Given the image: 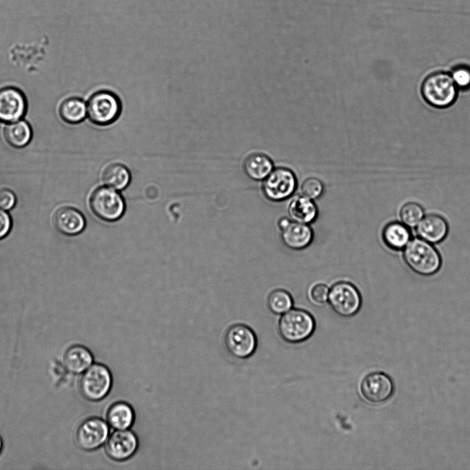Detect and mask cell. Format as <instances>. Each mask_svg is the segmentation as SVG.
I'll return each instance as SVG.
<instances>
[{"label": "cell", "mask_w": 470, "mask_h": 470, "mask_svg": "<svg viewBox=\"0 0 470 470\" xmlns=\"http://www.w3.org/2000/svg\"><path fill=\"white\" fill-rule=\"evenodd\" d=\"M403 257L413 271L424 276L435 274L442 264L439 252L432 244L421 238L409 241L404 248Z\"/></svg>", "instance_id": "1"}, {"label": "cell", "mask_w": 470, "mask_h": 470, "mask_svg": "<svg viewBox=\"0 0 470 470\" xmlns=\"http://www.w3.org/2000/svg\"><path fill=\"white\" fill-rule=\"evenodd\" d=\"M277 328L283 341L295 344L306 341L314 334L316 321L307 310L292 308L280 315Z\"/></svg>", "instance_id": "2"}, {"label": "cell", "mask_w": 470, "mask_h": 470, "mask_svg": "<svg viewBox=\"0 0 470 470\" xmlns=\"http://www.w3.org/2000/svg\"><path fill=\"white\" fill-rule=\"evenodd\" d=\"M89 204L94 215L107 222L120 220L126 209L123 195L119 191L108 186L95 189L90 197Z\"/></svg>", "instance_id": "3"}, {"label": "cell", "mask_w": 470, "mask_h": 470, "mask_svg": "<svg viewBox=\"0 0 470 470\" xmlns=\"http://www.w3.org/2000/svg\"><path fill=\"white\" fill-rule=\"evenodd\" d=\"M458 87L451 76L438 72L427 76L422 85V94L426 102L437 108L451 105L457 98Z\"/></svg>", "instance_id": "4"}, {"label": "cell", "mask_w": 470, "mask_h": 470, "mask_svg": "<svg viewBox=\"0 0 470 470\" xmlns=\"http://www.w3.org/2000/svg\"><path fill=\"white\" fill-rule=\"evenodd\" d=\"M88 119L99 126L108 125L118 119L121 113V102L114 93L100 90L94 93L87 104Z\"/></svg>", "instance_id": "5"}, {"label": "cell", "mask_w": 470, "mask_h": 470, "mask_svg": "<svg viewBox=\"0 0 470 470\" xmlns=\"http://www.w3.org/2000/svg\"><path fill=\"white\" fill-rule=\"evenodd\" d=\"M79 389L82 396L90 401H99L110 393L113 378L110 369L102 363H92L82 373Z\"/></svg>", "instance_id": "6"}, {"label": "cell", "mask_w": 470, "mask_h": 470, "mask_svg": "<svg viewBox=\"0 0 470 470\" xmlns=\"http://www.w3.org/2000/svg\"><path fill=\"white\" fill-rule=\"evenodd\" d=\"M328 303L338 315L345 318L351 317L360 310L362 297L358 289L352 283L340 281L329 288Z\"/></svg>", "instance_id": "7"}, {"label": "cell", "mask_w": 470, "mask_h": 470, "mask_svg": "<svg viewBox=\"0 0 470 470\" xmlns=\"http://www.w3.org/2000/svg\"><path fill=\"white\" fill-rule=\"evenodd\" d=\"M224 345L227 351L233 357L246 359L256 352L258 339L250 327L243 323H236L226 330Z\"/></svg>", "instance_id": "8"}, {"label": "cell", "mask_w": 470, "mask_h": 470, "mask_svg": "<svg viewBox=\"0 0 470 470\" xmlns=\"http://www.w3.org/2000/svg\"><path fill=\"white\" fill-rule=\"evenodd\" d=\"M296 188V175L293 171L285 167L274 169L262 184L264 196L274 202L288 200L295 193Z\"/></svg>", "instance_id": "9"}, {"label": "cell", "mask_w": 470, "mask_h": 470, "mask_svg": "<svg viewBox=\"0 0 470 470\" xmlns=\"http://www.w3.org/2000/svg\"><path fill=\"white\" fill-rule=\"evenodd\" d=\"M109 435L110 426L107 421L99 417H91L79 425L75 440L81 449L93 451L104 445Z\"/></svg>", "instance_id": "10"}, {"label": "cell", "mask_w": 470, "mask_h": 470, "mask_svg": "<svg viewBox=\"0 0 470 470\" xmlns=\"http://www.w3.org/2000/svg\"><path fill=\"white\" fill-rule=\"evenodd\" d=\"M359 389L365 401L379 404L385 402L392 396L394 384L387 374L374 372L367 374L362 379Z\"/></svg>", "instance_id": "11"}, {"label": "cell", "mask_w": 470, "mask_h": 470, "mask_svg": "<svg viewBox=\"0 0 470 470\" xmlns=\"http://www.w3.org/2000/svg\"><path fill=\"white\" fill-rule=\"evenodd\" d=\"M139 445V438L133 431L130 429L114 430L105 443V451L112 460L122 462L132 458Z\"/></svg>", "instance_id": "12"}, {"label": "cell", "mask_w": 470, "mask_h": 470, "mask_svg": "<svg viewBox=\"0 0 470 470\" xmlns=\"http://www.w3.org/2000/svg\"><path fill=\"white\" fill-rule=\"evenodd\" d=\"M27 110L24 94L14 87L0 89V122L11 123L22 118Z\"/></svg>", "instance_id": "13"}, {"label": "cell", "mask_w": 470, "mask_h": 470, "mask_svg": "<svg viewBox=\"0 0 470 470\" xmlns=\"http://www.w3.org/2000/svg\"><path fill=\"white\" fill-rule=\"evenodd\" d=\"M283 244L293 250H302L313 242L314 233L309 224L291 221L280 231Z\"/></svg>", "instance_id": "14"}, {"label": "cell", "mask_w": 470, "mask_h": 470, "mask_svg": "<svg viewBox=\"0 0 470 470\" xmlns=\"http://www.w3.org/2000/svg\"><path fill=\"white\" fill-rule=\"evenodd\" d=\"M416 227L419 237L432 244L443 241L449 232L447 220L437 214L423 217Z\"/></svg>", "instance_id": "15"}, {"label": "cell", "mask_w": 470, "mask_h": 470, "mask_svg": "<svg viewBox=\"0 0 470 470\" xmlns=\"http://www.w3.org/2000/svg\"><path fill=\"white\" fill-rule=\"evenodd\" d=\"M53 223L57 231L70 236L81 233L86 224L83 215L70 206L59 209L54 214Z\"/></svg>", "instance_id": "16"}, {"label": "cell", "mask_w": 470, "mask_h": 470, "mask_svg": "<svg viewBox=\"0 0 470 470\" xmlns=\"http://www.w3.org/2000/svg\"><path fill=\"white\" fill-rule=\"evenodd\" d=\"M287 213L292 221L310 225L317 220L318 209L314 200L300 194L289 202Z\"/></svg>", "instance_id": "17"}, {"label": "cell", "mask_w": 470, "mask_h": 470, "mask_svg": "<svg viewBox=\"0 0 470 470\" xmlns=\"http://www.w3.org/2000/svg\"><path fill=\"white\" fill-rule=\"evenodd\" d=\"M93 361L91 351L81 345L70 346L63 356V365L73 374H82L93 363Z\"/></svg>", "instance_id": "18"}, {"label": "cell", "mask_w": 470, "mask_h": 470, "mask_svg": "<svg viewBox=\"0 0 470 470\" xmlns=\"http://www.w3.org/2000/svg\"><path fill=\"white\" fill-rule=\"evenodd\" d=\"M134 420V410L132 406L125 401L114 403L106 414V421L114 430L130 429Z\"/></svg>", "instance_id": "19"}, {"label": "cell", "mask_w": 470, "mask_h": 470, "mask_svg": "<svg viewBox=\"0 0 470 470\" xmlns=\"http://www.w3.org/2000/svg\"><path fill=\"white\" fill-rule=\"evenodd\" d=\"M243 169L247 176L250 179L255 181H263L274 169V164L267 155L256 153L245 158Z\"/></svg>", "instance_id": "20"}, {"label": "cell", "mask_w": 470, "mask_h": 470, "mask_svg": "<svg viewBox=\"0 0 470 470\" xmlns=\"http://www.w3.org/2000/svg\"><path fill=\"white\" fill-rule=\"evenodd\" d=\"M382 235L385 244L393 250L403 249L411 238L409 227L398 222L387 224L382 230Z\"/></svg>", "instance_id": "21"}, {"label": "cell", "mask_w": 470, "mask_h": 470, "mask_svg": "<svg viewBox=\"0 0 470 470\" xmlns=\"http://www.w3.org/2000/svg\"><path fill=\"white\" fill-rule=\"evenodd\" d=\"M6 141L12 147L22 148L31 140V127L25 120H18L6 126L3 131Z\"/></svg>", "instance_id": "22"}, {"label": "cell", "mask_w": 470, "mask_h": 470, "mask_svg": "<svg viewBox=\"0 0 470 470\" xmlns=\"http://www.w3.org/2000/svg\"><path fill=\"white\" fill-rule=\"evenodd\" d=\"M102 180L105 186L122 191L130 184L131 174L125 165L112 163L105 168L102 173Z\"/></svg>", "instance_id": "23"}, {"label": "cell", "mask_w": 470, "mask_h": 470, "mask_svg": "<svg viewBox=\"0 0 470 470\" xmlns=\"http://www.w3.org/2000/svg\"><path fill=\"white\" fill-rule=\"evenodd\" d=\"M59 113L64 122L69 124H77L85 118L87 107L81 98L70 97L61 103Z\"/></svg>", "instance_id": "24"}, {"label": "cell", "mask_w": 470, "mask_h": 470, "mask_svg": "<svg viewBox=\"0 0 470 470\" xmlns=\"http://www.w3.org/2000/svg\"><path fill=\"white\" fill-rule=\"evenodd\" d=\"M267 303L273 314L281 315L293 308L294 299L287 290L278 288L269 294Z\"/></svg>", "instance_id": "25"}, {"label": "cell", "mask_w": 470, "mask_h": 470, "mask_svg": "<svg viewBox=\"0 0 470 470\" xmlns=\"http://www.w3.org/2000/svg\"><path fill=\"white\" fill-rule=\"evenodd\" d=\"M400 217L402 222L409 228L416 227L424 217V209L416 202H407L401 207Z\"/></svg>", "instance_id": "26"}, {"label": "cell", "mask_w": 470, "mask_h": 470, "mask_svg": "<svg viewBox=\"0 0 470 470\" xmlns=\"http://www.w3.org/2000/svg\"><path fill=\"white\" fill-rule=\"evenodd\" d=\"M329 294V287L323 282L312 284L307 290L308 300L317 306H324L328 303Z\"/></svg>", "instance_id": "27"}, {"label": "cell", "mask_w": 470, "mask_h": 470, "mask_svg": "<svg viewBox=\"0 0 470 470\" xmlns=\"http://www.w3.org/2000/svg\"><path fill=\"white\" fill-rule=\"evenodd\" d=\"M324 184L316 177H309L303 180L300 185L301 195L313 200L322 196L324 192Z\"/></svg>", "instance_id": "28"}, {"label": "cell", "mask_w": 470, "mask_h": 470, "mask_svg": "<svg viewBox=\"0 0 470 470\" xmlns=\"http://www.w3.org/2000/svg\"><path fill=\"white\" fill-rule=\"evenodd\" d=\"M451 78L459 89H470V67L466 65H460L453 69L451 74Z\"/></svg>", "instance_id": "29"}, {"label": "cell", "mask_w": 470, "mask_h": 470, "mask_svg": "<svg viewBox=\"0 0 470 470\" xmlns=\"http://www.w3.org/2000/svg\"><path fill=\"white\" fill-rule=\"evenodd\" d=\"M15 203L16 197L12 191L8 189L0 190V209L4 211L10 210L14 207Z\"/></svg>", "instance_id": "30"}, {"label": "cell", "mask_w": 470, "mask_h": 470, "mask_svg": "<svg viewBox=\"0 0 470 470\" xmlns=\"http://www.w3.org/2000/svg\"><path fill=\"white\" fill-rule=\"evenodd\" d=\"M12 220L9 214L0 209V239L5 237L11 230Z\"/></svg>", "instance_id": "31"}, {"label": "cell", "mask_w": 470, "mask_h": 470, "mask_svg": "<svg viewBox=\"0 0 470 470\" xmlns=\"http://www.w3.org/2000/svg\"><path fill=\"white\" fill-rule=\"evenodd\" d=\"M291 221L292 220L288 216L281 217L277 222V226L279 231L285 228Z\"/></svg>", "instance_id": "32"}, {"label": "cell", "mask_w": 470, "mask_h": 470, "mask_svg": "<svg viewBox=\"0 0 470 470\" xmlns=\"http://www.w3.org/2000/svg\"><path fill=\"white\" fill-rule=\"evenodd\" d=\"M2 447H3V441H2L1 437L0 436V452L2 449Z\"/></svg>", "instance_id": "33"}]
</instances>
